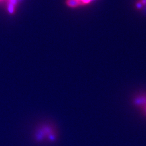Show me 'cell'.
Listing matches in <instances>:
<instances>
[{
    "mask_svg": "<svg viewBox=\"0 0 146 146\" xmlns=\"http://www.w3.org/2000/svg\"><path fill=\"white\" fill-rule=\"evenodd\" d=\"M32 139L37 144H52L58 141L60 131L57 124L52 120H43L33 127Z\"/></svg>",
    "mask_w": 146,
    "mask_h": 146,
    "instance_id": "cell-1",
    "label": "cell"
},
{
    "mask_svg": "<svg viewBox=\"0 0 146 146\" xmlns=\"http://www.w3.org/2000/svg\"><path fill=\"white\" fill-rule=\"evenodd\" d=\"M19 0H7L6 1V6L7 10L8 13L13 15L15 13L17 5H18Z\"/></svg>",
    "mask_w": 146,
    "mask_h": 146,
    "instance_id": "cell-2",
    "label": "cell"
},
{
    "mask_svg": "<svg viewBox=\"0 0 146 146\" xmlns=\"http://www.w3.org/2000/svg\"><path fill=\"white\" fill-rule=\"evenodd\" d=\"M78 3V6H82V5H88L94 0H75Z\"/></svg>",
    "mask_w": 146,
    "mask_h": 146,
    "instance_id": "cell-3",
    "label": "cell"
},
{
    "mask_svg": "<svg viewBox=\"0 0 146 146\" xmlns=\"http://www.w3.org/2000/svg\"><path fill=\"white\" fill-rule=\"evenodd\" d=\"M143 101H144L145 102H146V98H145V97H144V98H141H141H137V99L135 100V104H137V105H142V104H144Z\"/></svg>",
    "mask_w": 146,
    "mask_h": 146,
    "instance_id": "cell-4",
    "label": "cell"
},
{
    "mask_svg": "<svg viewBox=\"0 0 146 146\" xmlns=\"http://www.w3.org/2000/svg\"><path fill=\"white\" fill-rule=\"evenodd\" d=\"M143 5L142 4V3H141L140 1H138L137 2H136L135 7L137 9H138V10L141 9L143 8Z\"/></svg>",
    "mask_w": 146,
    "mask_h": 146,
    "instance_id": "cell-5",
    "label": "cell"
},
{
    "mask_svg": "<svg viewBox=\"0 0 146 146\" xmlns=\"http://www.w3.org/2000/svg\"><path fill=\"white\" fill-rule=\"evenodd\" d=\"M139 1L141 2L143 5H146V0H139Z\"/></svg>",
    "mask_w": 146,
    "mask_h": 146,
    "instance_id": "cell-6",
    "label": "cell"
},
{
    "mask_svg": "<svg viewBox=\"0 0 146 146\" xmlns=\"http://www.w3.org/2000/svg\"><path fill=\"white\" fill-rule=\"evenodd\" d=\"M6 1H7V0H0V3H3V2H6Z\"/></svg>",
    "mask_w": 146,
    "mask_h": 146,
    "instance_id": "cell-7",
    "label": "cell"
}]
</instances>
